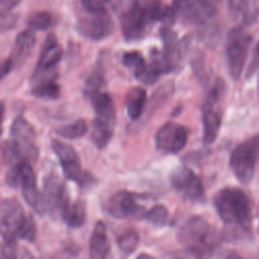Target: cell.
Wrapping results in <instances>:
<instances>
[{
  "label": "cell",
  "instance_id": "6da1fadb",
  "mask_svg": "<svg viewBox=\"0 0 259 259\" xmlns=\"http://www.w3.org/2000/svg\"><path fill=\"white\" fill-rule=\"evenodd\" d=\"M213 205L224 223L223 240L235 243L253 237V204L243 189L222 188L213 196Z\"/></svg>",
  "mask_w": 259,
  "mask_h": 259
},
{
  "label": "cell",
  "instance_id": "7a4b0ae2",
  "mask_svg": "<svg viewBox=\"0 0 259 259\" xmlns=\"http://www.w3.org/2000/svg\"><path fill=\"white\" fill-rule=\"evenodd\" d=\"M177 239L192 256L209 257L220 249L223 236L202 217L194 215L179 227Z\"/></svg>",
  "mask_w": 259,
  "mask_h": 259
},
{
  "label": "cell",
  "instance_id": "3957f363",
  "mask_svg": "<svg viewBox=\"0 0 259 259\" xmlns=\"http://www.w3.org/2000/svg\"><path fill=\"white\" fill-rule=\"evenodd\" d=\"M125 40L143 38L152 22L150 0H116L113 5Z\"/></svg>",
  "mask_w": 259,
  "mask_h": 259
},
{
  "label": "cell",
  "instance_id": "277c9868",
  "mask_svg": "<svg viewBox=\"0 0 259 259\" xmlns=\"http://www.w3.org/2000/svg\"><path fill=\"white\" fill-rule=\"evenodd\" d=\"M95 112L92 121L91 141L94 146L102 150L109 144L116 122L115 106L110 95L103 91H96L88 96Z\"/></svg>",
  "mask_w": 259,
  "mask_h": 259
},
{
  "label": "cell",
  "instance_id": "5b68a950",
  "mask_svg": "<svg viewBox=\"0 0 259 259\" xmlns=\"http://www.w3.org/2000/svg\"><path fill=\"white\" fill-rule=\"evenodd\" d=\"M226 95V83L221 77H217L202 104V140L205 146L211 145L218 138L223 120L224 100Z\"/></svg>",
  "mask_w": 259,
  "mask_h": 259
},
{
  "label": "cell",
  "instance_id": "8992f818",
  "mask_svg": "<svg viewBox=\"0 0 259 259\" xmlns=\"http://www.w3.org/2000/svg\"><path fill=\"white\" fill-rule=\"evenodd\" d=\"M52 148L68 180L74 181L83 189L89 188L96 183V178L90 172L83 170L80 157L71 145L55 139L52 141Z\"/></svg>",
  "mask_w": 259,
  "mask_h": 259
},
{
  "label": "cell",
  "instance_id": "52a82bcc",
  "mask_svg": "<svg viewBox=\"0 0 259 259\" xmlns=\"http://www.w3.org/2000/svg\"><path fill=\"white\" fill-rule=\"evenodd\" d=\"M259 138L255 135L239 144L232 151L230 167L241 183L248 184L252 181L256 171Z\"/></svg>",
  "mask_w": 259,
  "mask_h": 259
},
{
  "label": "cell",
  "instance_id": "ba28073f",
  "mask_svg": "<svg viewBox=\"0 0 259 259\" xmlns=\"http://www.w3.org/2000/svg\"><path fill=\"white\" fill-rule=\"evenodd\" d=\"M252 35L242 26L230 30L226 40V57L231 78L235 81L241 77L249 50L252 44Z\"/></svg>",
  "mask_w": 259,
  "mask_h": 259
},
{
  "label": "cell",
  "instance_id": "9c48e42d",
  "mask_svg": "<svg viewBox=\"0 0 259 259\" xmlns=\"http://www.w3.org/2000/svg\"><path fill=\"white\" fill-rule=\"evenodd\" d=\"M172 7L176 19L194 25L197 29L215 20L218 14V7L205 0H174Z\"/></svg>",
  "mask_w": 259,
  "mask_h": 259
},
{
  "label": "cell",
  "instance_id": "30bf717a",
  "mask_svg": "<svg viewBox=\"0 0 259 259\" xmlns=\"http://www.w3.org/2000/svg\"><path fill=\"white\" fill-rule=\"evenodd\" d=\"M77 30L84 37L99 41L114 31V23L107 10L87 11L82 8L77 13Z\"/></svg>",
  "mask_w": 259,
  "mask_h": 259
},
{
  "label": "cell",
  "instance_id": "8fae6325",
  "mask_svg": "<svg viewBox=\"0 0 259 259\" xmlns=\"http://www.w3.org/2000/svg\"><path fill=\"white\" fill-rule=\"evenodd\" d=\"M170 183L175 191L185 200L204 203L206 195L200 178L185 166L176 167L170 174Z\"/></svg>",
  "mask_w": 259,
  "mask_h": 259
},
{
  "label": "cell",
  "instance_id": "7c38bea8",
  "mask_svg": "<svg viewBox=\"0 0 259 259\" xmlns=\"http://www.w3.org/2000/svg\"><path fill=\"white\" fill-rule=\"evenodd\" d=\"M139 196L140 194L131 191H117L105 201L104 209L110 217L117 220H142L147 210L138 202Z\"/></svg>",
  "mask_w": 259,
  "mask_h": 259
},
{
  "label": "cell",
  "instance_id": "4fadbf2b",
  "mask_svg": "<svg viewBox=\"0 0 259 259\" xmlns=\"http://www.w3.org/2000/svg\"><path fill=\"white\" fill-rule=\"evenodd\" d=\"M20 202L14 198H5L0 201V235L4 240H17V233L25 219Z\"/></svg>",
  "mask_w": 259,
  "mask_h": 259
},
{
  "label": "cell",
  "instance_id": "5bb4252c",
  "mask_svg": "<svg viewBox=\"0 0 259 259\" xmlns=\"http://www.w3.org/2000/svg\"><path fill=\"white\" fill-rule=\"evenodd\" d=\"M188 141L187 128L179 123L168 121L156 133L155 143L157 149L165 153L176 154L184 149Z\"/></svg>",
  "mask_w": 259,
  "mask_h": 259
},
{
  "label": "cell",
  "instance_id": "9a60e30c",
  "mask_svg": "<svg viewBox=\"0 0 259 259\" xmlns=\"http://www.w3.org/2000/svg\"><path fill=\"white\" fill-rule=\"evenodd\" d=\"M11 140L15 143L22 156L30 162L36 159L37 149L35 147V131L33 126L21 115L14 118L11 124Z\"/></svg>",
  "mask_w": 259,
  "mask_h": 259
},
{
  "label": "cell",
  "instance_id": "2e32d148",
  "mask_svg": "<svg viewBox=\"0 0 259 259\" xmlns=\"http://www.w3.org/2000/svg\"><path fill=\"white\" fill-rule=\"evenodd\" d=\"M63 57V48L55 34L50 33L46 37L37 63L32 72L31 80L41 76L55 74V69Z\"/></svg>",
  "mask_w": 259,
  "mask_h": 259
},
{
  "label": "cell",
  "instance_id": "e0dca14e",
  "mask_svg": "<svg viewBox=\"0 0 259 259\" xmlns=\"http://www.w3.org/2000/svg\"><path fill=\"white\" fill-rule=\"evenodd\" d=\"M42 198L46 211L54 218L61 214L64 205L70 199L64 183L56 174H50L45 178Z\"/></svg>",
  "mask_w": 259,
  "mask_h": 259
},
{
  "label": "cell",
  "instance_id": "ac0fdd59",
  "mask_svg": "<svg viewBox=\"0 0 259 259\" xmlns=\"http://www.w3.org/2000/svg\"><path fill=\"white\" fill-rule=\"evenodd\" d=\"M22 195L25 201L37 212L39 215H44L46 211V206L44 202L42 195L39 193L36 184L35 174L29 162L24 161L20 168V182Z\"/></svg>",
  "mask_w": 259,
  "mask_h": 259
},
{
  "label": "cell",
  "instance_id": "d6986e66",
  "mask_svg": "<svg viewBox=\"0 0 259 259\" xmlns=\"http://www.w3.org/2000/svg\"><path fill=\"white\" fill-rule=\"evenodd\" d=\"M110 252V241L107 235V229L102 221L95 223L90 243L89 253L93 259H103L108 256Z\"/></svg>",
  "mask_w": 259,
  "mask_h": 259
},
{
  "label": "cell",
  "instance_id": "ffe728a7",
  "mask_svg": "<svg viewBox=\"0 0 259 259\" xmlns=\"http://www.w3.org/2000/svg\"><path fill=\"white\" fill-rule=\"evenodd\" d=\"M57 75H47L31 80V93L38 98L58 99L61 95V87L57 81Z\"/></svg>",
  "mask_w": 259,
  "mask_h": 259
},
{
  "label": "cell",
  "instance_id": "44dd1931",
  "mask_svg": "<svg viewBox=\"0 0 259 259\" xmlns=\"http://www.w3.org/2000/svg\"><path fill=\"white\" fill-rule=\"evenodd\" d=\"M34 45L35 35L31 29L23 30L16 36L12 55L10 57L14 63V67L25 62V60L29 57Z\"/></svg>",
  "mask_w": 259,
  "mask_h": 259
},
{
  "label": "cell",
  "instance_id": "7402d4cb",
  "mask_svg": "<svg viewBox=\"0 0 259 259\" xmlns=\"http://www.w3.org/2000/svg\"><path fill=\"white\" fill-rule=\"evenodd\" d=\"M60 215L70 228H79L83 226L87 217L85 201L83 199H77L74 201L69 199L64 205Z\"/></svg>",
  "mask_w": 259,
  "mask_h": 259
},
{
  "label": "cell",
  "instance_id": "603a6c76",
  "mask_svg": "<svg viewBox=\"0 0 259 259\" xmlns=\"http://www.w3.org/2000/svg\"><path fill=\"white\" fill-rule=\"evenodd\" d=\"M147 92L143 87H134L128 91L125 98V109L132 120L139 119L146 108Z\"/></svg>",
  "mask_w": 259,
  "mask_h": 259
},
{
  "label": "cell",
  "instance_id": "cb8c5ba5",
  "mask_svg": "<svg viewBox=\"0 0 259 259\" xmlns=\"http://www.w3.org/2000/svg\"><path fill=\"white\" fill-rule=\"evenodd\" d=\"M234 10L240 15L243 24L250 26L257 21L258 0H238L234 3Z\"/></svg>",
  "mask_w": 259,
  "mask_h": 259
},
{
  "label": "cell",
  "instance_id": "d4e9b609",
  "mask_svg": "<svg viewBox=\"0 0 259 259\" xmlns=\"http://www.w3.org/2000/svg\"><path fill=\"white\" fill-rule=\"evenodd\" d=\"M122 65L127 68L134 76L140 80L147 69V63L144 56L139 51H128L122 55Z\"/></svg>",
  "mask_w": 259,
  "mask_h": 259
},
{
  "label": "cell",
  "instance_id": "484cf974",
  "mask_svg": "<svg viewBox=\"0 0 259 259\" xmlns=\"http://www.w3.org/2000/svg\"><path fill=\"white\" fill-rule=\"evenodd\" d=\"M105 87V78H104V70L100 61L96 64L94 69L91 71L89 76L85 81V85L83 88V92L85 96H89L90 94L103 90Z\"/></svg>",
  "mask_w": 259,
  "mask_h": 259
},
{
  "label": "cell",
  "instance_id": "4316f807",
  "mask_svg": "<svg viewBox=\"0 0 259 259\" xmlns=\"http://www.w3.org/2000/svg\"><path fill=\"white\" fill-rule=\"evenodd\" d=\"M88 131V125L84 119H77L72 123L59 126L56 134L62 138L69 140H76L83 137Z\"/></svg>",
  "mask_w": 259,
  "mask_h": 259
},
{
  "label": "cell",
  "instance_id": "83f0119b",
  "mask_svg": "<svg viewBox=\"0 0 259 259\" xmlns=\"http://www.w3.org/2000/svg\"><path fill=\"white\" fill-rule=\"evenodd\" d=\"M174 92V82L169 81L161 85L156 91L153 93L152 98L150 100V110L149 114H152L159 106H161L164 102H166Z\"/></svg>",
  "mask_w": 259,
  "mask_h": 259
},
{
  "label": "cell",
  "instance_id": "f1b7e54d",
  "mask_svg": "<svg viewBox=\"0 0 259 259\" xmlns=\"http://www.w3.org/2000/svg\"><path fill=\"white\" fill-rule=\"evenodd\" d=\"M140 242L139 233L135 230H126L117 239V246L124 255H130L136 251Z\"/></svg>",
  "mask_w": 259,
  "mask_h": 259
},
{
  "label": "cell",
  "instance_id": "f546056e",
  "mask_svg": "<svg viewBox=\"0 0 259 259\" xmlns=\"http://www.w3.org/2000/svg\"><path fill=\"white\" fill-rule=\"evenodd\" d=\"M55 23L53 14L47 11H38L30 15L27 19V25L31 30H47Z\"/></svg>",
  "mask_w": 259,
  "mask_h": 259
},
{
  "label": "cell",
  "instance_id": "4dcf8cb0",
  "mask_svg": "<svg viewBox=\"0 0 259 259\" xmlns=\"http://www.w3.org/2000/svg\"><path fill=\"white\" fill-rule=\"evenodd\" d=\"M145 220H147L154 227H164L169 219V212L163 204H156L150 210L146 211Z\"/></svg>",
  "mask_w": 259,
  "mask_h": 259
},
{
  "label": "cell",
  "instance_id": "1f68e13d",
  "mask_svg": "<svg viewBox=\"0 0 259 259\" xmlns=\"http://www.w3.org/2000/svg\"><path fill=\"white\" fill-rule=\"evenodd\" d=\"M190 63H191L193 74L195 75L198 82L202 86H206V84L208 83V73L205 68L203 55L200 52H196L195 54H193Z\"/></svg>",
  "mask_w": 259,
  "mask_h": 259
},
{
  "label": "cell",
  "instance_id": "d6a6232c",
  "mask_svg": "<svg viewBox=\"0 0 259 259\" xmlns=\"http://www.w3.org/2000/svg\"><path fill=\"white\" fill-rule=\"evenodd\" d=\"M36 238V224L31 214H26L25 219L17 233V239H22L33 243Z\"/></svg>",
  "mask_w": 259,
  "mask_h": 259
},
{
  "label": "cell",
  "instance_id": "836d02e7",
  "mask_svg": "<svg viewBox=\"0 0 259 259\" xmlns=\"http://www.w3.org/2000/svg\"><path fill=\"white\" fill-rule=\"evenodd\" d=\"M18 248L15 239L4 240L1 247L2 258H16L18 257Z\"/></svg>",
  "mask_w": 259,
  "mask_h": 259
},
{
  "label": "cell",
  "instance_id": "e575fe53",
  "mask_svg": "<svg viewBox=\"0 0 259 259\" xmlns=\"http://www.w3.org/2000/svg\"><path fill=\"white\" fill-rule=\"evenodd\" d=\"M16 22V17L8 12L0 11V29H9L14 26Z\"/></svg>",
  "mask_w": 259,
  "mask_h": 259
},
{
  "label": "cell",
  "instance_id": "d590c367",
  "mask_svg": "<svg viewBox=\"0 0 259 259\" xmlns=\"http://www.w3.org/2000/svg\"><path fill=\"white\" fill-rule=\"evenodd\" d=\"M258 69V46L257 44L254 47L253 50V56H252V61L247 69V73H246V78L249 79L250 77H252L254 75V73L257 71Z\"/></svg>",
  "mask_w": 259,
  "mask_h": 259
},
{
  "label": "cell",
  "instance_id": "8d00e7d4",
  "mask_svg": "<svg viewBox=\"0 0 259 259\" xmlns=\"http://www.w3.org/2000/svg\"><path fill=\"white\" fill-rule=\"evenodd\" d=\"M14 68V63L12 59L9 57L0 62V81L5 78Z\"/></svg>",
  "mask_w": 259,
  "mask_h": 259
},
{
  "label": "cell",
  "instance_id": "74e56055",
  "mask_svg": "<svg viewBox=\"0 0 259 259\" xmlns=\"http://www.w3.org/2000/svg\"><path fill=\"white\" fill-rule=\"evenodd\" d=\"M64 252H66L71 256H75V255H78L79 253V247L76 243L72 241H67L64 244Z\"/></svg>",
  "mask_w": 259,
  "mask_h": 259
},
{
  "label": "cell",
  "instance_id": "f35d334b",
  "mask_svg": "<svg viewBox=\"0 0 259 259\" xmlns=\"http://www.w3.org/2000/svg\"><path fill=\"white\" fill-rule=\"evenodd\" d=\"M20 2V0H0V4L6 9V10H11L17 4Z\"/></svg>",
  "mask_w": 259,
  "mask_h": 259
},
{
  "label": "cell",
  "instance_id": "ab89813d",
  "mask_svg": "<svg viewBox=\"0 0 259 259\" xmlns=\"http://www.w3.org/2000/svg\"><path fill=\"white\" fill-rule=\"evenodd\" d=\"M4 110H5V106L3 103H0V134H1V123H2V119L4 116Z\"/></svg>",
  "mask_w": 259,
  "mask_h": 259
},
{
  "label": "cell",
  "instance_id": "60d3db41",
  "mask_svg": "<svg viewBox=\"0 0 259 259\" xmlns=\"http://www.w3.org/2000/svg\"><path fill=\"white\" fill-rule=\"evenodd\" d=\"M205 1H207L208 3H210V4H212V5H214V6L218 7V4L222 3L223 0H205Z\"/></svg>",
  "mask_w": 259,
  "mask_h": 259
},
{
  "label": "cell",
  "instance_id": "b9f144b4",
  "mask_svg": "<svg viewBox=\"0 0 259 259\" xmlns=\"http://www.w3.org/2000/svg\"><path fill=\"white\" fill-rule=\"evenodd\" d=\"M180 110H181V105H179V106H177L175 109H174V111L172 112V115L173 116H175V115H177V114H179V112H180Z\"/></svg>",
  "mask_w": 259,
  "mask_h": 259
}]
</instances>
